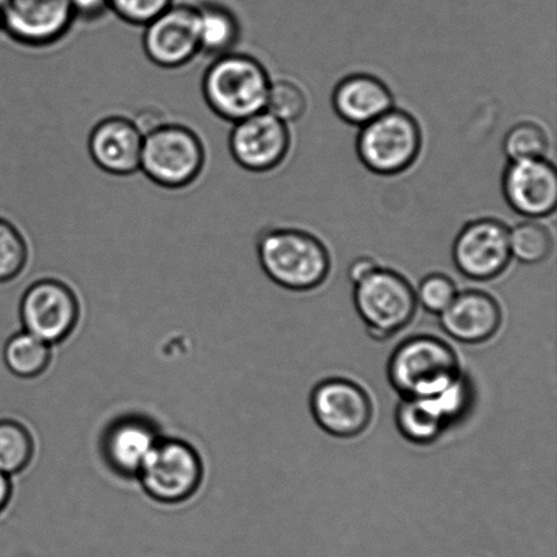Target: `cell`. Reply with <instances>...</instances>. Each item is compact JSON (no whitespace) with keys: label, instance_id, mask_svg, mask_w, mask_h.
<instances>
[{"label":"cell","instance_id":"7402d4cb","mask_svg":"<svg viewBox=\"0 0 557 557\" xmlns=\"http://www.w3.org/2000/svg\"><path fill=\"white\" fill-rule=\"evenodd\" d=\"M36 442L25 424L13 419L0 420V473L14 476L30 466Z\"/></svg>","mask_w":557,"mask_h":557},{"label":"cell","instance_id":"277c9868","mask_svg":"<svg viewBox=\"0 0 557 557\" xmlns=\"http://www.w3.org/2000/svg\"><path fill=\"white\" fill-rule=\"evenodd\" d=\"M206 161L203 139L188 125L161 122L144 135L140 171L158 187L188 188L198 182Z\"/></svg>","mask_w":557,"mask_h":557},{"label":"cell","instance_id":"83f0119b","mask_svg":"<svg viewBox=\"0 0 557 557\" xmlns=\"http://www.w3.org/2000/svg\"><path fill=\"white\" fill-rule=\"evenodd\" d=\"M172 4L173 0H108L109 13L135 26L149 24Z\"/></svg>","mask_w":557,"mask_h":557},{"label":"cell","instance_id":"d4e9b609","mask_svg":"<svg viewBox=\"0 0 557 557\" xmlns=\"http://www.w3.org/2000/svg\"><path fill=\"white\" fill-rule=\"evenodd\" d=\"M29 245L13 222L0 218V283H9L25 271Z\"/></svg>","mask_w":557,"mask_h":557},{"label":"cell","instance_id":"4dcf8cb0","mask_svg":"<svg viewBox=\"0 0 557 557\" xmlns=\"http://www.w3.org/2000/svg\"><path fill=\"white\" fill-rule=\"evenodd\" d=\"M11 496H13V483H11V478L0 473V516L8 509Z\"/></svg>","mask_w":557,"mask_h":557},{"label":"cell","instance_id":"7c38bea8","mask_svg":"<svg viewBox=\"0 0 557 557\" xmlns=\"http://www.w3.org/2000/svg\"><path fill=\"white\" fill-rule=\"evenodd\" d=\"M144 27L146 57L158 67H184L200 54L196 5L173 3Z\"/></svg>","mask_w":557,"mask_h":557},{"label":"cell","instance_id":"8992f818","mask_svg":"<svg viewBox=\"0 0 557 557\" xmlns=\"http://www.w3.org/2000/svg\"><path fill=\"white\" fill-rule=\"evenodd\" d=\"M354 304L375 341H387L411 324L419 305L406 277L380 267L354 284Z\"/></svg>","mask_w":557,"mask_h":557},{"label":"cell","instance_id":"f546056e","mask_svg":"<svg viewBox=\"0 0 557 557\" xmlns=\"http://www.w3.org/2000/svg\"><path fill=\"white\" fill-rule=\"evenodd\" d=\"M379 269V264L371 258H359L354 260L351 265H349L348 277L352 284H357L362 282L363 278L368 277L371 272H374Z\"/></svg>","mask_w":557,"mask_h":557},{"label":"cell","instance_id":"cb8c5ba5","mask_svg":"<svg viewBox=\"0 0 557 557\" xmlns=\"http://www.w3.org/2000/svg\"><path fill=\"white\" fill-rule=\"evenodd\" d=\"M549 139L542 125L521 122L511 127L504 139V151L510 161L537 160L545 158Z\"/></svg>","mask_w":557,"mask_h":557},{"label":"cell","instance_id":"f1b7e54d","mask_svg":"<svg viewBox=\"0 0 557 557\" xmlns=\"http://www.w3.org/2000/svg\"><path fill=\"white\" fill-rule=\"evenodd\" d=\"M75 20L92 22L109 13L108 0H70Z\"/></svg>","mask_w":557,"mask_h":557},{"label":"cell","instance_id":"ba28073f","mask_svg":"<svg viewBox=\"0 0 557 557\" xmlns=\"http://www.w3.org/2000/svg\"><path fill=\"white\" fill-rule=\"evenodd\" d=\"M20 317L24 331L54 346L67 341L78 326V295L59 278H40L22 295Z\"/></svg>","mask_w":557,"mask_h":557},{"label":"cell","instance_id":"4fadbf2b","mask_svg":"<svg viewBox=\"0 0 557 557\" xmlns=\"http://www.w3.org/2000/svg\"><path fill=\"white\" fill-rule=\"evenodd\" d=\"M292 146L287 124L263 111L233 124L228 150L245 171L267 173L281 166Z\"/></svg>","mask_w":557,"mask_h":557},{"label":"cell","instance_id":"6da1fadb","mask_svg":"<svg viewBox=\"0 0 557 557\" xmlns=\"http://www.w3.org/2000/svg\"><path fill=\"white\" fill-rule=\"evenodd\" d=\"M270 85V75L260 60L233 51L211 59L201 79V92L218 117L234 124L265 111Z\"/></svg>","mask_w":557,"mask_h":557},{"label":"cell","instance_id":"3957f363","mask_svg":"<svg viewBox=\"0 0 557 557\" xmlns=\"http://www.w3.org/2000/svg\"><path fill=\"white\" fill-rule=\"evenodd\" d=\"M461 375L457 352L435 336L407 338L398 344L387 362V380L403 398L434 397Z\"/></svg>","mask_w":557,"mask_h":557},{"label":"cell","instance_id":"9a60e30c","mask_svg":"<svg viewBox=\"0 0 557 557\" xmlns=\"http://www.w3.org/2000/svg\"><path fill=\"white\" fill-rule=\"evenodd\" d=\"M87 149L102 172L112 176H131L140 171L144 133L133 119L108 116L90 131Z\"/></svg>","mask_w":557,"mask_h":557},{"label":"cell","instance_id":"9c48e42d","mask_svg":"<svg viewBox=\"0 0 557 557\" xmlns=\"http://www.w3.org/2000/svg\"><path fill=\"white\" fill-rule=\"evenodd\" d=\"M310 411L326 434L341 440L357 438L373 420V403L357 382L330 379L315 385L310 395Z\"/></svg>","mask_w":557,"mask_h":557},{"label":"cell","instance_id":"2e32d148","mask_svg":"<svg viewBox=\"0 0 557 557\" xmlns=\"http://www.w3.org/2000/svg\"><path fill=\"white\" fill-rule=\"evenodd\" d=\"M438 317L446 335L463 344L491 341L504 322L498 300L480 289L458 293L449 308Z\"/></svg>","mask_w":557,"mask_h":557},{"label":"cell","instance_id":"603a6c76","mask_svg":"<svg viewBox=\"0 0 557 557\" xmlns=\"http://www.w3.org/2000/svg\"><path fill=\"white\" fill-rule=\"evenodd\" d=\"M511 258L523 264H540L554 250V237L549 228L534 220L518 223L510 232Z\"/></svg>","mask_w":557,"mask_h":557},{"label":"cell","instance_id":"4316f807","mask_svg":"<svg viewBox=\"0 0 557 557\" xmlns=\"http://www.w3.org/2000/svg\"><path fill=\"white\" fill-rule=\"evenodd\" d=\"M417 299L431 314L440 315L457 297L456 283L444 274H430L420 282Z\"/></svg>","mask_w":557,"mask_h":557},{"label":"cell","instance_id":"52a82bcc","mask_svg":"<svg viewBox=\"0 0 557 557\" xmlns=\"http://www.w3.org/2000/svg\"><path fill=\"white\" fill-rule=\"evenodd\" d=\"M136 478L152 500L180 505L198 494L203 483L205 463L189 442L161 436Z\"/></svg>","mask_w":557,"mask_h":557},{"label":"cell","instance_id":"d6986e66","mask_svg":"<svg viewBox=\"0 0 557 557\" xmlns=\"http://www.w3.org/2000/svg\"><path fill=\"white\" fill-rule=\"evenodd\" d=\"M395 419L404 438L420 446L434 444L451 425L434 397L403 398Z\"/></svg>","mask_w":557,"mask_h":557},{"label":"cell","instance_id":"5b68a950","mask_svg":"<svg viewBox=\"0 0 557 557\" xmlns=\"http://www.w3.org/2000/svg\"><path fill=\"white\" fill-rule=\"evenodd\" d=\"M423 136L411 113L392 108L360 127L357 152L360 162L380 176H397L417 162Z\"/></svg>","mask_w":557,"mask_h":557},{"label":"cell","instance_id":"ac0fdd59","mask_svg":"<svg viewBox=\"0 0 557 557\" xmlns=\"http://www.w3.org/2000/svg\"><path fill=\"white\" fill-rule=\"evenodd\" d=\"M332 106L348 124L373 122L393 108V95L385 82L370 74H352L343 78L332 92Z\"/></svg>","mask_w":557,"mask_h":557},{"label":"cell","instance_id":"44dd1931","mask_svg":"<svg viewBox=\"0 0 557 557\" xmlns=\"http://www.w3.org/2000/svg\"><path fill=\"white\" fill-rule=\"evenodd\" d=\"M51 344L22 330L4 344L3 362L11 374L32 380L42 375L52 362Z\"/></svg>","mask_w":557,"mask_h":557},{"label":"cell","instance_id":"ffe728a7","mask_svg":"<svg viewBox=\"0 0 557 557\" xmlns=\"http://www.w3.org/2000/svg\"><path fill=\"white\" fill-rule=\"evenodd\" d=\"M196 8L200 54L215 59L233 52L242 37V25L237 15L226 5L216 2L203 3Z\"/></svg>","mask_w":557,"mask_h":557},{"label":"cell","instance_id":"7a4b0ae2","mask_svg":"<svg viewBox=\"0 0 557 557\" xmlns=\"http://www.w3.org/2000/svg\"><path fill=\"white\" fill-rule=\"evenodd\" d=\"M261 269L289 292L319 288L330 276L331 255L321 239L298 228H270L258 238Z\"/></svg>","mask_w":557,"mask_h":557},{"label":"cell","instance_id":"30bf717a","mask_svg":"<svg viewBox=\"0 0 557 557\" xmlns=\"http://www.w3.org/2000/svg\"><path fill=\"white\" fill-rule=\"evenodd\" d=\"M511 259L510 231L494 218L467 223L453 244L456 269L474 282H488L505 274Z\"/></svg>","mask_w":557,"mask_h":557},{"label":"cell","instance_id":"5bb4252c","mask_svg":"<svg viewBox=\"0 0 557 557\" xmlns=\"http://www.w3.org/2000/svg\"><path fill=\"white\" fill-rule=\"evenodd\" d=\"M502 190L518 215L534 221L553 215L557 206L556 168L545 158L510 161L502 177Z\"/></svg>","mask_w":557,"mask_h":557},{"label":"cell","instance_id":"484cf974","mask_svg":"<svg viewBox=\"0 0 557 557\" xmlns=\"http://www.w3.org/2000/svg\"><path fill=\"white\" fill-rule=\"evenodd\" d=\"M308 109V98L297 84L278 79L271 82L265 111L284 123L297 122Z\"/></svg>","mask_w":557,"mask_h":557},{"label":"cell","instance_id":"8fae6325","mask_svg":"<svg viewBox=\"0 0 557 557\" xmlns=\"http://www.w3.org/2000/svg\"><path fill=\"white\" fill-rule=\"evenodd\" d=\"M74 21L70 0H0V27L24 47L47 48L62 41Z\"/></svg>","mask_w":557,"mask_h":557},{"label":"cell","instance_id":"e0dca14e","mask_svg":"<svg viewBox=\"0 0 557 557\" xmlns=\"http://www.w3.org/2000/svg\"><path fill=\"white\" fill-rule=\"evenodd\" d=\"M160 440L161 434L151 420L144 417L120 418L103 434V460L120 476L136 478Z\"/></svg>","mask_w":557,"mask_h":557}]
</instances>
